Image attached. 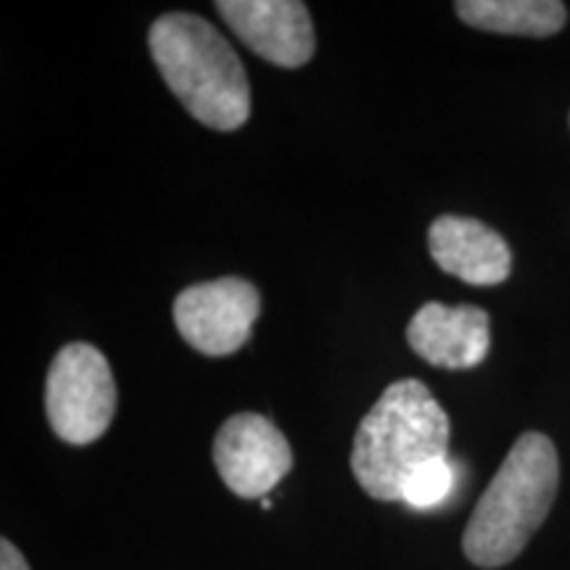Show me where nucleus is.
Wrapping results in <instances>:
<instances>
[{
  "label": "nucleus",
  "mask_w": 570,
  "mask_h": 570,
  "mask_svg": "<svg viewBox=\"0 0 570 570\" xmlns=\"http://www.w3.org/2000/svg\"><path fill=\"white\" fill-rule=\"evenodd\" d=\"M262 510H273V499H262Z\"/></svg>",
  "instance_id": "obj_13"
},
{
  "label": "nucleus",
  "mask_w": 570,
  "mask_h": 570,
  "mask_svg": "<svg viewBox=\"0 0 570 570\" xmlns=\"http://www.w3.org/2000/svg\"><path fill=\"white\" fill-rule=\"evenodd\" d=\"M449 417L425 383L415 377L391 383L362 417L352 449L360 487L377 502H402L412 473L446 458Z\"/></svg>",
  "instance_id": "obj_3"
},
{
  "label": "nucleus",
  "mask_w": 570,
  "mask_h": 570,
  "mask_svg": "<svg viewBox=\"0 0 570 570\" xmlns=\"http://www.w3.org/2000/svg\"><path fill=\"white\" fill-rule=\"evenodd\" d=\"M46 412L67 444H92L117 412V383L109 360L90 344H69L53 356L46 381Z\"/></svg>",
  "instance_id": "obj_4"
},
{
  "label": "nucleus",
  "mask_w": 570,
  "mask_h": 570,
  "mask_svg": "<svg viewBox=\"0 0 570 570\" xmlns=\"http://www.w3.org/2000/svg\"><path fill=\"white\" fill-rule=\"evenodd\" d=\"M558 487V449L544 433H523L462 533L468 560L479 568H502L515 560L550 515Z\"/></svg>",
  "instance_id": "obj_2"
},
{
  "label": "nucleus",
  "mask_w": 570,
  "mask_h": 570,
  "mask_svg": "<svg viewBox=\"0 0 570 570\" xmlns=\"http://www.w3.org/2000/svg\"><path fill=\"white\" fill-rule=\"evenodd\" d=\"M154 63L188 114L212 130L233 132L252 114L244 63L209 21L164 13L148 32Z\"/></svg>",
  "instance_id": "obj_1"
},
{
  "label": "nucleus",
  "mask_w": 570,
  "mask_h": 570,
  "mask_svg": "<svg viewBox=\"0 0 570 570\" xmlns=\"http://www.w3.org/2000/svg\"><path fill=\"white\" fill-rule=\"evenodd\" d=\"M458 487V468L449 458H439L420 465L404 487L402 502L412 510H433L441 508Z\"/></svg>",
  "instance_id": "obj_11"
},
{
  "label": "nucleus",
  "mask_w": 570,
  "mask_h": 570,
  "mask_svg": "<svg viewBox=\"0 0 570 570\" xmlns=\"http://www.w3.org/2000/svg\"><path fill=\"white\" fill-rule=\"evenodd\" d=\"M175 325L185 344L206 356L238 352L262 312L259 291L240 277L198 283L175 298Z\"/></svg>",
  "instance_id": "obj_5"
},
{
  "label": "nucleus",
  "mask_w": 570,
  "mask_h": 570,
  "mask_svg": "<svg viewBox=\"0 0 570 570\" xmlns=\"http://www.w3.org/2000/svg\"><path fill=\"white\" fill-rule=\"evenodd\" d=\"M0 570H30L24 554H21L9 539L0 541Z\"/></svg>",
  "instance_id": "obj_12"
},
{
  "label": "nucleus",
  "mask_w": 570,
  "mask_h": 570,
  "mask_svg": "<svg viewBox=\"0 0 570 570\" xmlns=\"http://www.w3.org/2000/svg\"><path fill=\"white\" fill-rule=\"evenodd\" d=\"M214 465L225 487L244 499H265L294 465L291 444L273 420L240 412L214 439Z\"/></svg>",
  "instance_id": "obj_6"
},
{
  "label": "nucleus",
  "mask_w": 570,
  "mask_h": 570,
  "mask_svg": "<svg viewBox=\"0 0 570 570\" xmlns=\"http://www.w3.org/2000/svg\"><path fill=\"white\" fill-rule=\"evenodd\" d=\"M217 11L256 56L275 67L296 69L315 56V27L298 0H219Z\"/></svg>",
  "instance_id": "obj_7"
},
{
  "label": "nucleus",
  "mask_w": 570,
  "mask_h": 570,
  "mask_svg": "<svg viewBox=\"0 0 570 570\" xmlns=\"http://www.w3.org/2000/svg\"><path fill=\"white\" fill-rule=\"evenodd\" d=\"M454 11L470 27L525 38H550L568 19L558 0H460Z\"/></svg>",
  "instance_id": "obj_10"
},
{
  "label": "nucleus",
  "mask_w": 570,
  "mask_h": 570,
  "mask_svg": "<svg viewBox=\"0 0 570 570\" xmlns=\"http://www.w3.org/2000/svg\"><path fill=\"white\" fill-rule=\"evenodd\" d=\"M407 341L412 352L428 365L446 370H470L481 365L489 354L491 325L479 306H446L439 302L423 304L410 320Z\"/></svg>",
  "instance_id": "obj_8"
},
{
  "label": "nucleus",
  "mask_w": 570,
  "mask_h": 570,
  "mask_svg": "<svg viewBox=\"0 0 570 570\" xmlns=\"http://www.w3.org/2000/svg\"><path fill=\"white\" fill-rule=\"evenodd\" d=\"M428 248L444 273L470 285H499L510 277L512 254L504 238L479 219L444 214L428 230Z\"/></svg>",
  "instance_id": "obj_9"
}]
</instances>
